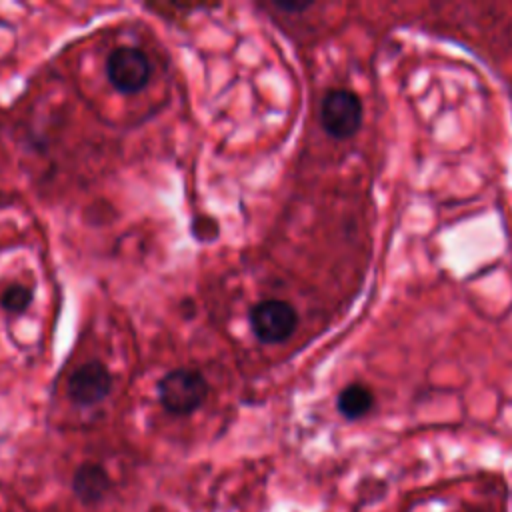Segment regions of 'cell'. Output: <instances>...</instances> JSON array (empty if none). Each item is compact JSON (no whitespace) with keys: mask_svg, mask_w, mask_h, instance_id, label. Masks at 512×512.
Segmentation results:
<instances>
[{"mask_svg":"<svg viewBox=\"0 0 512 512\" xmlns=\"http://www.w3.org/2000/svg\"><path fill=\"white\" fill-rule=\"evenodd\" d=\"M112 388V376L100 362L82 364L68 382L70 398L80 406H90L108 396Z\"/></svg>","mask_w":512,"mask_h":512,"instance_id":"cell-5","label":"cell"},{"mask_svg":"<svg viewBox=\"0 0 512 512\" xmlns=\"http://www.w3.org/2000/svg\"><path fill=\"white\" fill-rule=\"evenodd\" d=\"M298 314L286 300H264L250 310V328L264 344H278L292 336Z\"/></svg>","mask_w":512,"mask_h":512,"instance_id":"cell-3","label":"cell"},{"mask_svg":"<svg viewBox=\"0 0 512 512\" xmlns=\"http://www.w3.org/2000/svg\"><path fill=\"white\" fill-rule=\"evenodd\" d=\"M276 6H278V8H282V10H292V12H294V10L298 12V10L308 8V4H286V2H276Z\"/></svg>","mask_w":512,"mask_h":512,"instance_id":"cell-9","label":"cell"},{"mask_svg":"<svg viewBox=\"0 0 512 512\" xmlns=\"http://www.w3.org/2000/svg\"><path fill=\"white\" fill-rule=\"evenodd\" d=\"M372 406H374L372 390L358 382L342 388L336 398L338 412L348 420H358V418L366 416L372 410Z\"/></svg>","mask_w":512,"mask_h":512,"instance_id":"cell-7","label":"cell"},{"mask_svg":"<svg viewBox=\"0 0 512 512\" xmlns=\"http://www.w3.org/2000/svg\"><path fill=\"white\" fill-rule=\"evenodd\" d=\"M106 74L110 84L124 92L134 94L148 84L150 62L148 56L134 46L116 48L106 60Z\"/></svg>","mask_w":512,"mask_h":512,"instance_id":"cell-4","label":"cell"},{"mask_svg":"<svg viewBox=\"0 0 512 512\" xmlns=\"http://www.w3.org/2000/svg\"><path fill=\"white\" fill-rule=\"evenodd\" d=\"M320 122L322 128L338 140L354 136L362 124L360 98L346 88H334L326 92L320 106Z\"/></svg>","mask_w":512,"mask_h":512,"instance_id":"cell-2","label":"cell"},{"mask_svg":"<svg viewBox=\"0 0 512 512\" xmlns=\"http://www.w3.org/2000/svg\"><path fill=\"white\" fill-rule=\"evenodd\" d=\"M34 300V290L26 284H20V282H14L10 284L2 296H0V306L2 310H6L8 314H20L24 312Z\"/></svg>","mask_w":512,"mask_h":512,"instance_id":"cell-8","label":"cell"},{"mask_svg":"<svg viewBox=\"0 0 512 512\" xmlns=\"http://www.w3.org/2000/svg\"><path fill=\"white\" fill-rule=\"evenodd\" d=\"M110 488V478L106 470L98 464H82L72 478V490L84 504H96L104 498Z\"/></svg>","mask_w":512,"mask_h":512,"instance_id":"cell-6","label":"cell"},{"mask_svg":"<svg viewBox=\"0 0 512 512\" xmlns=\"http://www.w3.org/2000/svg\"><path fill=\"white\" fill-rule=\"evenodd\" d=\"M208 394V384L194 370H172L158 382V398L172 414L194 412Z\"/></svg>","mask_w":512,"mask_h":512,"instance_id":"cell-1","label":"cell"}]
</instances>
